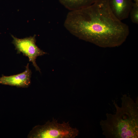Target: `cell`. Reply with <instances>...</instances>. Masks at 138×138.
Masks as SVG:
<instances>
[{
    "label": "cell",
    "instance_id": "8992f818",
    "mask_svg": "<svg viewBox=\"0 0 138 138\" xmlns=\"http://www.w3.org/2000/svg\"><path fill=\"white\" fill-rule=\"evenodd\" d=\"M110 9L114 15L122 21L129 15L133 3L132 0H108Z\"/></svg>",
    "mask_w": 138,
    "mask_h": 138
},
{
    "label": "cell",
    "instance_id": "3957f363",
    "mask_svg": "<svg viewBox=\"0 0 138 138\" xmlns=\"http://www.w3.org/2000/svg\"><path fill=\"white\" fill-rule=\"evenodd\" d=\"M78 130L71 127L69 122L59 123L53 118L44 125L34 126L28 134L29 138H74L79 133Z\"/></svg>",
    "mask_w": 138,
    "mask_h": 138
},
{
    "label": "cell",
    "instance_id": "5b68a950",
    "mask_svg": "<svg viewBox=\"0 0 138 138\" xmlns=\"http://www.w3.org/2000/svg\"><path fill=\"white\" fill-rule=\"evenodd\" d=\"M31 74L29 63H28L25 70L21 73L8 76L2 75L0 77V84L18 87L27 88L31 84Z\"/></svg>",
    "mask_w": 138,
    "mask_h": 138
},
{
    "label": "cell",
    "instance_id": "7a4b0ae2",
    "mask_svg": "<svg viewBox=\"0 0 138 138\" xmlns=\"http://www.w3.org/2000/svg\"><path fill=\"white\" fill-rule=\"evenodd\" d=\"M121 105L115 101L114 114L107 113L106 119L100 121L103 134L107 138L138 137V98L135 102L129 96L123 95Z\"/></svg>",
    "mask_w": 138,
    "mask_h": 138
},
{
    "label": "cell",
    "instance_id": "6da1fadb",
    "mask_svg": "<svg viewBox=\"0 0 138 138\" xmlns=\"http://www.w3.org/2000/svg\"><path fill=\"white\" fill-rule=\"evenodd\" d=\"M64 25L79 39L103 47L119 46L130 32L128 26L113 14L108 0H97L90 5L70 11Z\"/></svg>",
    "mask_w": 138,
    "mask_h": 138
},
{
    "label": "cell",
    "instance_id": "ba28073f",
    "mask_svg": "<svg viewBox=\"0 0 138 138\" xmlns=\"http://www.w3.org/2000/svg\"><path fill=\"white\" fill-rule=\"evenodd\" d=\"M129 15L132 22L135 24H138V0H134L133 6Z\"/></svg>",
    "mask_w": 138,
    "mask_h": 138
},
{
    "label": "cell",
    "instance_id": "277c9868",
    "mask_svg": "<svg viewBox=\"0 0 138 138\" xmlns=\"http://www.w3.org/2000/svg\"><path fill=\"white\" fill-rule=\"evenodd\" d=\"M13 38L12 43L14 45L17 53H22L23 55L28 57L36 70L40 72V70L37 64L36 60L38 56L47 53L41 50L36 44V35L19 39L11 35Z\"/></svg>",
    "mask_w": 138,
    "mask_h": 138
},
{
    "label": "cell",
    "instance_id": "52a82bcc",
    "mask_svg": "<svg viewBox=\"0 0 138 138\" xmlns=\"http://www.w3.org/2000/svg\"><path fill=\"white\" fill-rule=\"evenodd\" d=\"M97 0H59L65 8L70 10L79 9L90 5Z\"/></svg>",
    "mask_w": 138,
    "mask_h": 138
}]
</instances>
